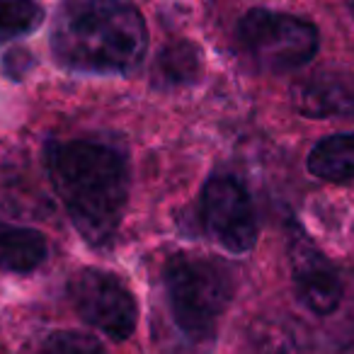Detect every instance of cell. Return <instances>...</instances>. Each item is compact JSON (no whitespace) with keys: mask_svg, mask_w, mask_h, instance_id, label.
<instances>
[{"mask_svg":"<svg viewBox=\"0 0 354 354\" xmlns=\"http://www.w3.org/2000/svg\"><path fill=\"white\" fill-rule=\"evenodd\" d=\"M44 10L35 0H0V46L41 25Z\"/></svg>","mask_w":354,"mask_h":354,"instance_id":"7c38bea8","label":"cell"},{"mask_svg":"<svg viewBox=\"0 0 354 354\" xmlns=\"http://www.w3.org/2000/svg\"><path fill=\"white\" fill-rule=\"evenodd\" d=\"M289 267L301 306L313 315H333L342 301V279L323 250L301 231H289Z\"/></svg>","mask_w":354,"mask_h":354,"instance_id":"52a82bcc","label":"cell"},{"mask_svg":"<svg viewBox=\"0 0 354 354\" xmlns=\"http://www.w3.org/2000/svg\"><path fill=\"white\" fill-rule=\"evenodd\" d=\"M162 296L175 330L189 342H209L233 299V274L216 257L175 252L162 267Z\"/></svg>","mask_w":354,"mask_h":354,"instance_id":"3957f363","label":"cell"},{"mask_svg":"<svg viewBox=\"0 0 354 354\" xmlns=\"http://www.w3.org/2000/svg\"><path fill=\"white\" fill-rule=\"evenodd\" d=\"M35 66V59L30 56L27 49H10L3 56V73L12 80H22Z\"/></svg>","mask_w":354,"mask_h":354,"instance_id":"9a60e30c","label":"cell"},{"mask_svg":"<svg viewBox=\"0 0 354 354\" xmlns=\"http://www.w3.org/2000/svg\"><path fill=\"white\" fill-rule=\"evenodd\" d=\"M49 255V243L35 228L0 221V270L27 274L35 272Z\"/></svg>","mask_w":354,"mask_h":354,"instance_id":"9c48e42d","label":"cell"},{"mask_svg":"<svg viewBox=\"0 0 354 354\" xmlns=\"http://www.w3.org/2000/svg\"><path fill=\"white\" fill-rule=\"evenodd\" d=\"M202 75V51L192 41H170L156 56L151 80L160 90L187 88Z\"/></svg>","mask_w":354,"mask_h":354,"instance_id":"30bf717a","label":"cell"},{"mask_svg":"<svg viewBox=\"0 0 354 354\" xmlns=\"http://www.w3.org/2000/svg\"><path fill=\"white\" fill-rule=\"evenodd\" d=\"M236 44L255 68L267 73H289L313 61L320 35L318 27L304 17L252 8L238 22Z\"/></svg>","mask_w":354,"mask_h":354,"instance_id":"277c9868","label":"cell"},{"mask_svg":"<svg viewBox=\"0 0 354 354\" xmlns=\"http://www.w3.org/2000/svg\"><path fill=\"white\" fill-rule=\"evenodd\" d=\"M349 12H352V20H354V0H349Z\"/></svg>","mask_w":354,"mask_h":354,"instance_id":"2e32d148","label":"cell"},{"mask_svg":"<svg viewBox=\"0 0 354 354\" xmlns=\"http://www.w3.org/2000/svg\"><path fill=\"white\" fill-rule=\"evenodd\" d=\"M146 49V22L127 0H64L56 12L51 51L71 73L129 75Z\"/></svg>","mask_w":354,"mask_h":354,"instance_id":"7a4b0ae2","label":"cell"},{"mask_svg":"<svg viewBox=\"0 0 354 354\" xmlns=\"http://www.w3.org/2000/svg\"><path fill=\"white\" fill-rule=\"evenodd\" d=\"M255 339L260 354H304V339L291 323H262Z\"/></svg>","mask_w":354,"mask_h":354,"instance_id":"4fadbf2b","label":"cell"},{"mask_svg":"<svg viewBox=\"0 0 354 354\" xmlns=\"http://www.w3.org/2000/svg\"><path fill=\"white\" fill-rule=\"evenodd\" d=\"M68 296L85 323L117 342H124L136 328V301L119 277L109 272L95 267L80 270L71 277Z\"/></svg>","mask_w":354,"mask_h":354,"instance_id":"8992f818","label":"cell"},{"mask_svg":"<svg viewBox=\"0 0 354 354\" xmlns=\"http://www.w3.org/2000/svg\"><path fill=\"white\" fill-rule=\"evenodd\" d=\"M308 172L318 180L344 185L354 180V133H333L310 148Z\"/></svg>","mask_w":354,"mask_h":354,"instance_id":"8fae6325","label":"cell"},{"mask_svg":"<svg viewBox=\"0 0 354 354\" xmlns=\"http://www.w3.org/2000/svg\"><path fill=\"white\" fill-rule=\"evenodd\" d=\"M202 231L233 255L255 248L257 216L245 185L233 175H214L202 189L197 209Z\"/></svg>","mask_w":354,"mask_h":354,"instance_id":"5b68a950","label":"cell"},{"mask_svg":"<svg viewBox=\"0 0 354 354\" xmlns=\"http://www.w3.org/2000/svg\"><path fill=\"white\" fill-rule=\"evenodd\" d=\"M46 172L75 231L95 248H104L127 212L131 172L122 153L100 141H51Z\"/></svg>","mask_w":354,"mask_h":354,"instance_id":"6da1fadb","label":"cell"},{"mask_svg":"<svg viewBox=\"0 0 354 354\" xmlns=\"http://www.w3.org/2000/svg\"><path fill=\"white\" fill-rule=\"evenodd\" d=\"M291 102L296 112L310 119H354V75L337 71L315 73L294 85Z\"/></svg>","mask_w":354,"mask_h":354,"instance_id":"ba28073f","label":"cell"},{"mask_svg":"<svg viewBox=\"0 0 354 354\" xmlns=\"http://www.w3.org/2000/svg\"><path fill=\"white\" fill-rule=\"evenodd\" d=\"M39 354H104L102 344L95 337L73 330H61L41 342Z\"/></svg>","mask_w":354,"mask_h":354,"instance_id":"5bb4252c","label":"cell"}]
</instances>
